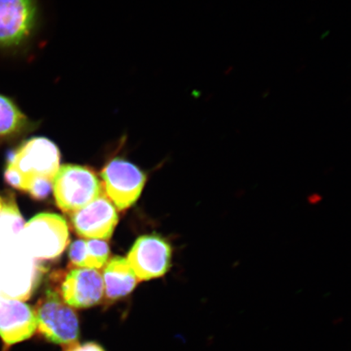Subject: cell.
I'll use <instances>...</instances> for the list:
<instances>
[{"mask_svg": "<svg viewBox=\"0 0 351 351\" xmlns=\"http://www.w3.org/2000/svg\"><path fill=\"white\" fill-rule=\"evenodd\" d=\"M60 161L59 148L50 139L29 138L12 153L4 178L16 190L27 193L34 199L43 200L53 190Z\"/></svg>", "mask_w": 351, "mask_h": 351, "instance_id": "obj_1", "label": "cell"}, {"mask_svg": "<svg viewBox=\"0 0 351 351\" xmlns=\"http://www.w3.org/2000/svg\"><path fill=\"white\" fill-rule=\"evenodd\" d=\"M69 243L65 219L57 214L40 213L25 223L17 247L34 260H53L64 252Z\"/></svg>", "mask_w": 351, "mask_h": 351, "instance_id": "obj_2", "label": "cell"}, {"mask_svg": "<svg viewBox=\"0 0 351 351\" xmlns=\"http://www.w3.org/2000/svg\"><path fill=\"white\" fill-rule=\"evenodd\" d=\"M39 25L38 0H0V51H25L32 45Z\"/></svg>", "mask_w": 351, "mask_h": 351, "instance_id": "obj_3", "label": "cell"}, {"mask_svg": "<svg viewBox=\"0 0 351 351\" xmlns=\"http://www.w3.org/2000/svg\"><path fill=\"white\" fill-rule=\"evenodd\" d=\"M97 176L86 167L64 165L60 167L53 181L56 203L63 213L72 215L102 194Z\"/></svg>", "mask_w": 351, "mask_h": 351, "instance_id": "obj_4", "label": "cell"}, {"mask_svg": "<svg viewBox=\"0 0 351 351\" xmlns=\"http://www.w3.org/2000/svg\"><path fill=\"white\" fill-rule=\"evenodd\" d=\"M34 313L38 331L47 341L64 349L77 343L80 330L77 315L58 293L47 291L38 302Z\"/></svg>", "mask_w": 351, "mask_h": 351, "instance_id": "obj_5", "label": "cell"}, {"mask_svg": "<svg viewBox=\"0 0 351 351\" xmlns=\"http://www.w3.org/2000/svg\"><path fill=\"white\" fill-rule=\"evenodd\" d=\"M41 274L37 261L19 248L0 254V298L27 300L37 287Z\"/></svg>", "mask_w": 351, "mask_h": 351, "instance_id": "obj_6", "label": "cell"}, {"mask_svg": "<svg viewBox=\"0 0 351 351\" xmlns=\"http://www.w3.org/2000/svg\"><path fill=\"white\" fill-rule=\"evenodd\" d=\"M104 193L118 210L130 208L142 194L146 176L130 162L116 158L101 173Z\"/></svg>", "mask_w": 351, "mask_h": 351, "instance_id": "obj_7", "label": "cell"}, {"mask_svg": "<svg viewBox=\"0 0 351 351\" xmlns=\"http://www.w3.org/2000/svg\"><path fill=\"white\" fill-rule=\"evenodd\" d=\"M173 247L160 235L140 237L127 256L138 280H148L165 276L172 266Z\"/></svg>", "mask_w": 351, "mask_h": 351, "instance_id": "obj_8", "label": "cell"}, {"mask_svg": "<svg viewBox=\"0 0 351 351\" xmlns=\"http://www.w3.org/2000/svg\"><path fill=\"white\" fill-rule=\"evenodd\" d=\"M74 231L83 239L108 240L118 223L115 206L105 195L71 215Z\"/></svg>", "mask_w": 351, "mask_h": 351, "instance_id": "obj_9", "label": "cell"}, {"mask_svg": "<svg viewBox=\"0 0 351 351\" xmlns=\"http://www.w3.org/2000/svg\"><path fill=\"white\" fill-rule=\"evenodd\" d=\"M37 327L36 315L28 304L0 298V339L6 349L30 339Z\"/></svg>", "mask_w": 351, "mask_h": 351, "instance_id": "obj_10", "label": "cell"}, {"mask_svg": "<svg viewBox=\"0 0 351 351\" xmlns=\"http://www.w3.org/2000/svg\"><path fill=\"white\" fill-rule=\"evenodd\" d=\"M104 293L103 276L97 269H74L61 285L63 301L75 308H87L98 304Z\"/></svg>", "mask_w": 351, "mask_h": 351, "instance_id": "obj_11", "label": "cell"}, {"mask_svg": "<svg viewBox=\"0 0 351 351\" xmlns=\"http://www.w3.org/2000/svg\"><path fill=\"white\" fill-rule=\"evenodd\" d=\"M104 292L108 300L124 298L134 291L139 280L125 258L116 256L104 270Z\"/></svg>", "mask_w": 351, "mask_h": 351, "instance_id": "obj_12", "label": "cell"}, {"mask_svg": "<svg viewBox=\"0 0 351 351\" xmlns=\"http://www.w3.org/2000/svg\"><path fill=\"white\" fill-rule=\"evenodd\" d=\"M38 125V121L25 115L14 99L0 94V139L19 137L36 128Z\"/></svg>", "mask_w": 351, "mask_h": 351, "instance_id": "obj_13", "label": "cell"}, {"mask_svg": "<svg viewBox=\"0 0 351 351\" xmlns=\"http://www.w3.org/2000/svg\"><path fill=\"white\" fill-rule=\"evenodd\" d=\"M25 226L14 197L3 199L0 210V254L13 251L19 245L21 232Z\"/></svg>", "mask_w": 351, "mask_h": 351, "instance_id": "obj_14", "label": "cell"}, {"mask_svg": "<svg viewBox=\"0 0 351 351\" xmlns=\"http://www.w3.org/2000/svg\"><path fill=\"white\" fill-rule=\"evenodd\" d=\"M87 269H98L106 265L109 256V245L104 240H86Z\"/></svg>", "mask_w": 351, "mask_h": 351, "instance_id": "obj_15", "label": "cell"}, {"mask_svg": "<svg viewBox=\"0 0 351 351\" xmlns=\"http://www.w3.org/2000/svg\"><path fill=\"white\" fill-rule=\"evenodd\" d=\"M69 256L73 266L81 267V269H87L86 240L74 241L72 245H70Z\"/></svg>", "mask_w": 351, "mask_h": 351, "instance_id": "obj_16", "label": "cell"}, {"mask_svg": "<svg viewBox=\"0 0 351 351\" xmlns=\"http://www.w3.org/2000/svg\"><path fill=\"white\" fill-rule=\"evenodd\" d=\"M64 351H104V350L94 342H87V343L82 345L76 343L64 349Z\"/></svg>", "mask_w": 351, "mask_h": 351, "instance_id": "obj_17", "label": "cell"}, {"mask_svg": "<svg viewBox=\"0 0 351 351\" xmlns=\"http://www.w3.org/2000/svg\"><path fill=\"white\" fill-rule=\"evenodd\" d=\"M3 199H2L1 197H0V210H1V209L3 208Z\"/></svg>", "mask_w": 351, "mask_h": 351, "instance_id": "obj_18", "label": "cell"}]
</instances>
